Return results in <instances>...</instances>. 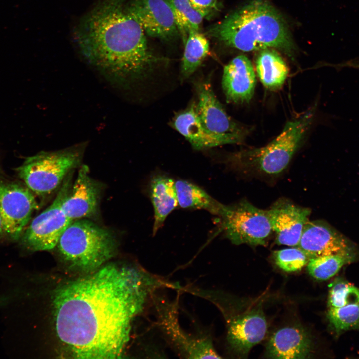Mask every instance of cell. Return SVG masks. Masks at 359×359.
Masks as SVG:
<instances>
[{
  "instance_id": "6da1fadb",
  "label": "cell",
  "mask_w": 359,
  "mask_h": 359,
  "mask_svg": "<svg viewBox=\"0 0 359 359\" xmlns=\"http://www.w3.org/2000/svg\"><path fill=\"white\" fill-rule=\"evenodd\" d=\"M169 285L134 267L103 265L56 289V335L74 358H121L133 320L157 289Z\"/></svg>"
},
{
  "instance_id": "7a4b0ae2",
  "label": "cell",
  "mask_w": 359,
  "mask_h": 359,
  "mask_svg": "<svg viewBox=\"0 0 359 359\" xmlns=\"http://www.w3.org/2000/svg\"><path fill=\"white\" fill-rule=\"evenodd\" d=\"M125 0H100L78 21L73 39L84 59L121 86L140 79L163 60L148 47L146 34Z\"/></svg>"
},
{
  "instance_id": "3957f363",
  "label": "cell",
  "mask_w": 359,
  "mask_h": 359,
  "mask_svg": "<svg viewBox=\"0 0 359 359\" xmlns=\"http://www.w3.org/2000/svg\"><path fill=\"white\" fill-rule=\"evenodd\" d=\"M205 34L245 52L277 48L291 56L295 46L287 25L270 4L255 0L209 28Z\"/></svg>"
},
{
  "instance_id": "277c9868",
  "label": "cell",
  "mask_w": 359,
  "mask_h": 359,
  "mask_svg": "<svg viewBox=\"0 0 359 359\" xmlns=\"http://www.w3.org/2000/svg\"><path fill=\"white\" fill-rule=\"evenodd\" d=\"M314 109L288 121L280 134L267 145L244 149L230 158L232 165L244 172L275 176L288 166L303 142L312 124Z\"/></svg>"
},
{
  "instance_id": "5b68a950",
  "label": "cell",
  "mask_w": 359,
  "mask_h": 359,
  "mask_svg": "<svg viewBox=\"0 0 359 359\" xmlns=\"http://www.w3.org/2000/svg\"><path fill=\"white\" fill-rule=\"evenodd\" d=\"M56 246L62 259L70 267L90 273L113 257L117 243L108 229L81 219L70 224Z\"/></svg>"
},
{
  "instance_id": "8992f818",
  "label": "cell",
  "mask_w": 359,
  "mask_h": 359,
  "mask_svg": "<svg viewBox=\"0 0 359 359\" xmlns=\"http://www.w3.org/2000/svg\"><path fill=\"white\" fill-rule=\"evenodd\" d=\"M86 145V142H82L29 157L17 169L18 175L35 194H49L60 186L70 172L80 166Z\"/></svg>"
},
{
  "instance_id": "52a82bcc",
  "label": "cell",
  "mask_w": 359,
  "mask_h": 359,
  "mask_svg": "<svg viewBox=\"0 0 359 359\" xmlns=\"http://www.w3.org/2000/svg\"><path fill=\"white\" fill-rule=\"evenodd\" d=\"M217 216L225 236L235 245H264L273 232L267 211L246 200L222 204Z\"/></svg>"
},
{
  "instance_id": "ba28073f",
  "label": "cell",
  "mask_w": 359,
  "mask_h": 359,
  "mask_svg": "<svg viewBox=\"0 0 359 359\" xmlns=\"http://www.w3.org/2000/svg\"><path fill=\"white\" fill-rule=\"evenodd\" d=\"M158 327L169 345L184 358H221L211 339L207 336H196L184 331L178 320V303L160 299L154 294Z\"/></svg>"
},
{
  "instance_id": "9c48e42d",
  "label": "cell",
  "mask_w": 359,
  "mask_h": 359,
  "mask_svg": "<svg viewBox=\"0 0 359 359\" xmlns=\"http://www.w3.org/2000/svg\"><path fill=\"white\" fill-rule=\"evenodd\" d=\"M70 181L67 176L52 204L26 228L20 237L24 247L38 251L50 250L57 246L61 235L73 222L62 208L71 185Z\"/></svg>"
},
{
  "instance_id": "30bf717a",
  "label": "cell",
  "mask_w": 359,
  "mask_h": 359,
  "mask_svg": "<svg viewBox=\"0 0 359 359\" xmlns=\"http://www.w3.org/2000/svg\"><path fill=\"white\" fill-rule=\"evenodd\" d=\"M27 186L0 179V212L3 231L15 240L21 237L38 205Z\"/></svg>"
},
{
  "instance_id": "8fae6325",
  "label": "cell",
  "mask_w": 359,
  "mask_h": 359,
  "mask_svg": "<svg viewBox=\"0 0 359 359\" xmlns=\"http://www.w3.org/2000/svg\"><path fill=\"white\" fill-rule=\"evenodd\" d=\"M125 7L146 35L164 41L174 40L180 35L165 0H130Z\"/></svg>"
},
{
  "instance_id": "7c38bea8",
  "label": "cell",
  "mask_w": 359,
  "mask_h": 359,
  "mask_svg": "<svg viewBox=\"0 0 359 359\" xmlns=\"http://www.w3.org/2000/svg\"><path fill=\"white\" fill-rule=\"evenodd\" d=\"M198 96L196 105L197 115L203 126L210 132L218 134H233L244 138L248 129L236 122L227 114L216 98L207 80L195 84Z\"/></svg>"
},
{
  "instance_id": "4fadbf2b",
  "label": "cell",
  "mask_w": 359,
  "mask_h": 359,
  "mask_svg": "<svg viewBox=\"0 0 359 359\" xmlns=\"http://www.w3.org/2000/svg\"><path fill=\"white\" fill-rule=\"evenodd\" d=\"M227 340L231 349L239 355H247L251 349L266 336L267 323L261 304L227 320Z\"/></svg>"
},
{
  "instance_id": "5bb4252c",
  "label": "cell",
  "mask_w": 359,
  "mask_h": 359,
  "mask_svg": "<svg viewBox=\"0 0 359 359\" xmlns=\"http://www.w3.org/2000/svg\"><path fill=\"white\" fill-rule=\"evenodd\" d=\"M101 191L100 184L90 177L88 167L80 165L63 202L64 212L73 221L95 216L99 208Z\"/></svg>"
},
{
  "instance_id": "9a60e30c",
  "label": "cell",
  "mask_w": 359,
  "mask_h": 359,
  "mask_svg": "<svg viewBox=\"0 0 359 359\" xmlns=\"http://www.w3.org/2000/svg\"><path fill=\"white\" fill-rule=\"evenodd\" d=\"M278 245L297 246L311 210L280 199L267 210Z\"/></svg>"
},
{
  "instance_id": "2e32d148",
  "label": "cell",
  "mask_w": 359,
  "mask_h": 359,
  "mask_svg": "<svg viewBox=\"0 0 359 359\" xmlns=\"http://www.w3.org/2000/svg\"><path fill=\"white\" fill-rule=\"evenodd\" d=\"M297 247L310 259L354 250L347 238L322 220L306 223Z\"/></svg>"
},
{
  "instance_id": "e0dca14e",
  "label": "cell",
  "mask_w": 359,
  "mask_h": 359,
  "mask_svg": "<svg viewBox=\"0 0 359 359\" xmlns=\"http://www.w3.org/2000/svg\"><path fill=\"white\" fill-rule=\"evenodd\" d=\"M172 126L183 135L196 150H203L224 144L241 143L245 138L233 134H218L207 130L201 123L196 110V105L178 113L174 117Z\"/></svg>"
},
{
  "instance_id": "ac0fdd59",
  "label": "cell",
  "mask_w": 359,
  "mask_h": 359,
  "mask_svg": "<svg viewBox=\"0 0 359 359\" xmlns=\"http://www.w3.org/2000/svg\"><path fill=\"white\" fill-rule=\"evenodd\" d=\"M256 83L252 64L244 55L235 57L224 68L222 86L229 102H249L253 96Z\"/></svg>"
},
{
  "instance_id": "d6986e66",
  "label": "cell",
  "mask_w": 359,
  "mask_h": 359,
  "mask_svg": "<svg viewBox=\"0 0 359 359\" xmlns=\"http://www.w3.org/2000/svg\"><path fill=\"white\" fill-rule=\"evenodd\" d=\"M312 342L308 332L300 327H286L271 337L266 348V356L273 359L309 358Z\"/></svg>"
},
{
  "instance_id": "ffe728a7",
  "label": "cell",
  "mask_w": 359,
  "mask_h": 359,
  "mask_svg": "<svg viewBox=\"0 0 359 359\" xmlns=\"http://www.w3.org/2000/svg\"><path fill=\"white\" fill-rule=\"evenodd\" d=\"M149 192L154 213V235L178 205L175 181L164 174H156L151 178Z\"/></svg>"
},
{
  "instance_id": "44dd1931",
  "label": "cell",
  "mask_w": 359,
  "mask_h": 359,
  "mask_svg": "<svg viewBox=\"0 0 359 359\" xmlns=\"http://www.w3.org/2000/svg\"><path fill=\"white\" fill-rule=\"evenodd\" d=\"M256 69L263 85L271 90L281 88L289 73L282 58L271 48L259 51L256 59Z\"/></svg>"
},
{
  "instance_id": "7402d4cb",
  "label": "cell",
  "mask_w": 359,
  "mask_h": 359,
  "mask_svg": "<svg viewBox=\"0 0 359 359\" xmlns=\"http://www.w3.org/2000/svg\"><path fill=\"white\" fill-rule=\"evenodd\" d=\"M178 205L185 209H203L218 216L222 206L204 189L188 181H175Z\"/></svg>"
},
{
  "instance_id": "603a6c76",
  "label": "cell",
  "mask_w": 359,
  "mask_h": 359,
  "mask_svg": "<svg viewBox=\"0 0 359 359\" xmlns=\"http://www.w3.org/2000/svg\"><path fill=\"white\" fill-rule=\"evenodd\" d=\"M181 74L183 79L189 78L200 66L209 51V43L199 30L191 31L184 44Z\"/></svg>"
},
{
  "instance_id": "cb8c5ba5",
  "label": "cell",
  "mask_w": 359,
  "mask_h": 359,
  "mask_svg": "<svg viewBox=\"0 0 359 359\" xmlns=\"http://www.w3.org/2000/svg\"><path fill=\"white\" fill-rule=\"evenodd\" d=\"M355 250L310 258L307 263L309 274L318 280L334 276L344 265L355 259Z\"/></svg>"
},
{
  "instance_id": "d4e9b609",
  "label": "cell",
  "mask_w": 359,
  "mask_h": 359,
  "mask_svg": "<svg viewBox=\"0 0 359 359\" xmlns=\"http://www.w3.org/2000/svg\"><path fill=\"white\" fill-rule=\"evenodd\" d=\"M165 0L171 7L184 44L191 31L199 30L204 17L192 6L189 0Z\"/></svg>"
},
{
  "instance_id": "484cf974",
  "label": "cell",
  "mask_w": 359,
  "mask_h": 359,
  "mask_svg": "<svg viewBox=\"0 0 359 359\" xmlns=\"http://www.w3.org/2000/svg\"><path fill=\"white\" fill-rule=\"evenodd\" d=\"M329 287V308L359 303V289L343 278H337L330 283Z\"/></svg>"
},
{
  "instance_id": "4316f807",
  "label": "cell",
  "mask_w": 359,
  "mask_h": 359,
  "mask_svg": "<svg viewBox=\"0 0 359 359\" xmlns=\"http://www.w3.org/2000/svg\"><path fill=\"white\" fill-rule=\"evenodd\" d=\"M327 317L337 332L359 330V303L339 308H329Z\"/></svg>"
},
{
  "instance_id": "83f0119b",
  "label": "cell",
  "mask_w": 359,
  "mask_h": 359,
  "mask_svg": "<svg viewBox=\"0 0 359 359\" xmlns=\"http://www.w3.org/2000/svg\"><path fill=\"white\" fill-rule=\"evenodd\" d=\"M273 256L276 264L287 272L300 270L307 264L310 259L299 247L275 251Z\"/></svg>"
},
{
  "instance_id": "f1b7e54d",
  "label": "cell",
  "mask_w": 359,
  "mask_h": 359,
  "mask_svg": "<svg viewBox=\"0 0 359 359\" xmlns=\"http://www.w3.org/2000/svg\"><path fill=\"white\" fill-rule=\"evenodd\" d=\"M189 1L192 6L204 18L211 15L218 8V0H189Z\"/></svg>"
},
{
  "instance_id": "f546056e",
  "label": "cell",
  "mask_w": 359,
  "mask_h": 359,
  "mask_svg": "<svg viewBox=\"0 0 359 359\" xmlns=\"http://www.w3.org/2000/svg\"><path fill=\"white\" fill-rule=\"evenodd\" d=\"M3 231L2 218L0 212V235L2 234Z\"/></svg>"
}]
</instances>
